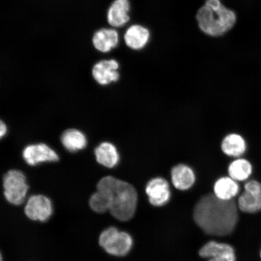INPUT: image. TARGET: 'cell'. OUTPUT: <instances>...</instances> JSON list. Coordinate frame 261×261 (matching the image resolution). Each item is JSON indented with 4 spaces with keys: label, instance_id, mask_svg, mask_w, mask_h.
<instances>
[{
    "label": "cell",
    "instance_id": "cell-19",
    "mask_svg": "<svg viewBox=\"0 0 261 261\" xmlns=\"http://www.w3.org/2000/svg\"><path fill=\"white\" fill-rule=\"evenodd\" d=\"M253 172L252 165L244 159H238L231 162L228 166L229 177L236 181H243L250 177Z\"/></svg>",
    "mask_w": 261,
    "mask_h": 261
},
{
    "label": "cell",
    "instance_id": "cell-2",
    "mask_svg": "<svg viewBox=\"0 0 261 261\" xmlns=\"http://www.w3.org/2000/svg\"><path fill=\"white\" fill-rule=\"evenodd\" d=\"M238 207L233 200H222L214 194H207L195 205L194 219L205 233L227 236L232 233L237 226Z\"/></svg>",
    "mask_w": 261,
    "mask_h": 261
},
{
    "label": "cell",
    "instance_id": "cell-14",
    "mask_svg": "<svg viewBox=\"0 0 261 261\" xmlns=\"http://www.w3.org/2000/svg\"><path fill=\"white\" fill-rule=\"evenodd\" d=\"M195 179L194 172L187 165H178L172 169V184L179 191H187L191 188Z\"/></svg>",
    "mask_w": 261,
    "mask_h": 261
},
{
    "label": "cell",
    "instance_id": "cell-5",
    "mask_svg": "<svg viewBox=\"0 0 261 261\" xmlns=\"http://www.w3.org/2000/svg\"><path fill=\"white\" fill-rule=\"evenodd\" d=\"M3 188L5 197L9 203L18 205L23 203L29 187L23 173L11 170L3 178Z\"/></svg>",
    "mask_w": 261,
    "mask_h": 261
},
{
    "label": "cell",
    "instance_id": "cell-13",
    "mask_svg": "<svg viewBox=\"0 0 261 261\" xmlns=\"http://www.w3.org/2000/svg\"><path fill=\"white\" fill-rule=\"evenodd\" d=\"M149 38L148 29L138 24L129 25L123 35V40L126 47L135 51L145 48L148 43Z\"/></svg>",
    "mask_w": 261,
    "mask_h": 261
},
{
    "label": "cell",
    "instance_id": "cell-15",
    "mask_svg": "<svg viewBox=\"0 0 261 261\" xmlns=\"http://www.w3.org/2000/svg\"><path fill=\"white\" fill-rule=\"evenodd\" d=\"M240 191L237 181L230 177H221L215 182L214 195L222 200H232Z\"/></svg>",
    "mask_w": 261,
    "mask_h": 261
},
{
    "label": "cell",
    "instance_id": "cell-6",
    "mask_svg": "<svg viewBox=\"0 0 261 261\" xmlns=\"http://www.w3.org/2000/svg\"><path fill=\"white\" fill-rule=\"evenodd\" d=\"M119 62L114 58L102 59L96 62L91 68V76L101 87L116 84L121 78Z\"/></svg>",
    "mask_w": 261,
    "mask_h": 261
},
{
    "label": "cell",
    "instance_id": "cell-9",
    "mask_svg": "<svg viewBox=\"0 0 261 261\" xmlns=\"http://www.w3.org/2000/svg\"><path fill=\"white\" fill-rule=\"evenodd\" d=\"M132 5L129 0H114L107 11V21L110 28L120 29L130 20Z\"/></svg>",
    "mask_w": 261,
    "mask_h": 261
},
{
    "label": "cell",
    "instance_id": "cell-3",
    "mask_svg": "<svg viewBox=\"0 0 261 261\" xmlns=\"http://www.w3.org/2000/svg\"><path fill=\"white\" fill-rule=\"evenodd\" d=\"M201 31L211 37H218L232 29L237 22V15L223 5L219 9H212L203 6L196 15Z\"/></svg>",
    "mask_w": 261,
    "mask_h": 261
},
{
    "label": "cell",
    "instance_id": "cell-21",
    "mask_svg": "<svg viewBox=\"0 0 261 261\" xmlns=\"http://www.w3.org/2000/svg\"><path fill=\"white\" fill-rule=\"evenodd\" d=\"M6 133H7V127L2 120L1 125H0V136H1V138L6 135Z\"/></svg>",
    "mask_w": 261,
    "mask_h": 261
},
{
    "label": "cell",
    "instance_id": "cell-11",
    "mask_svg": "<svg viewBox=\"0 0 261 261\" xmlns=\"http://www.w3.org/2000/svg\"><path fill=\"white\" fill-rule=\"evenodd\" d=\"M199 254L208 261H236V253L230 245L210 241L202 247Z\"/></svg>",
    "mask_w": 261,
    "mask_h": 261
},
{
    "label": "cell",
    "instance_id": "cell-7",
    "mask_svg": "<svg viewBox=\"0 0 261 261\" xmlns=\"http://www.w3.org/2000/svg\"><path fill=\"white\" fill-rule=\"evenodd\" d=\"M24 212L32 221L45 222L53 214V206L50 199L42 195H33L26 203Z\"/></svg>",
    "mask_w": 261,
    "mask_h": 261
},
{
    "label": "cell",
    "instance_id": "cell-12",
    "mask_svg": "<svg viewBox=\"0 0 261 261\" xmlns=\"http://www.w3.org/2000/svg\"><path fill=\"white\" fill-rule=\"evenodd\" d=\"M22 155L26 163L31 166L42 162H57L59 160L57 152L44 143L26 146Z\"/></svg>",
    "mask_w": 261,
    "mask_h": 261
},
{
    "label": "cell",
    "instance_id": "cell-10",
    "mask_svg": "<svg viewBox=\"0 0 261 261\" xmlns=\"http://www.w3.org/2000/svg\"><path fill=\"white\" fill-rule=\"evenodd\" d=\"M145 191L149 203L155 207L163 206L170 200V188L169 182L165 178H152L147 184Z\"/></svg>",
    "mask_w": 261,
    "mask_h": 261
},
{
    "label": "cell",
    "instance_id": "cell-8",
    "mask_svg": "<svg viewBox=\"0 0 261 261\" xmlns=\"http://www.w3.org/2000/svg\"><path fill=\"white\" fill-rule=\"evenodd\" d=\"M121 38L116 29L103 28L94 33L91 42L94 49L103 55H107L118 47Z\"/></svg>",
    "mask_w": 261,
    "mask_h": 261
},
{
    "label": "cell",
    "instance_id": "cell-18",
    "mask_svg": "<svg viewBox=\"0 0 261 261\" xmlns=\"http://www.w3.org/2000/svg\"><path fill=\"white\" fill-rule=\"evenodd\" d=\"M63 145L68 151L75 152L86 148L87 138L80 130L70 129L65 130L61 137Z\"/></svg>",
    "mask_w": 261,
    "mask_h": 261
},
{
    "label": "cell",
    "instance_id": "cell-20",
    "mask_svg": "<svg viewBox=\"0 0 261 261\" xmlns=\"http://www.w3.org/2000/svg\"><path fill=\"white\" fill-rule=\"evenodd\" d=\"M237 204L240 210L245 213H257L261 211V193L244 191Z\"/></svg>",
    "mask_w": 261,
    "mask_h": 261
},
{
    "label": "cell",
    "instance_id": "cell-4",
    "mask_svg": "<svg viewBox=\"0 0 261 261\" xmlns=\"http://www.w3.org/2000/svg\"><path fill=\"white\" fill-rule=\"evenodd\" d=\"M100 246L110 255L125 256L132 250L133 240L126 231L110 227L101 232L99 237Z\"/></svg>",
    "mask_w": 261,
    "mask_h": 261
},
{
    "label": "cell",
    "instance_id": "cell-1",
    "mask_svg": "<svg viewBox=\"0 0 261 261\" xmlns=\"http://www.w3.org/2000/svg\"><path fill=\"white\" fill-rule=\"evenodd\" d=\"M138 200V193L133 186L107 176L98 182L97 192L91 196L89 204L96 213L109 211L116 219L127 221L135 216Z\"/></svg>",
    "mask_w": 261,
    "mask_h": 261
},
{
    "label": "cell",
    "instance_id": "cell-17",
    "mask_svg": "<svg viewBox=\"0 0 261 261\" xmlns=\"http://www.w3.org/2000/svg\"><path fill=\"white\" fill-rule=\"evenodd\" d=\"M247 145L242 136L238 134H230L225 138L221 143V149L225 154L240 158L246 151Z\"/></svg>",
    "mask_w": 261,
    "mask_h": 261
},
{
    "label": "cell",
    "instance_id": "cell-22",
    "mask_svg": "<svg viewBox=\"0 0 261 261\" xmlns=\"http://www.w3.org/2000/svg\"><path fill=\"white\" fill-rule=\"evenodd\" d=\"M1 261H3V256H2V255H1Z\"/></svg>",
    "mask_w": 261,
    "mask_h": 261
},
{
    "label": "cell",
    "instance_id": "cell-23",
    "mask_svg": "<svg viewBox=\"0 0 261 261\" xmlns=\"http://www.w3.org/2000/svg\"><path fill=\"white\" fill-rule=\"evenodd\" d=\"M260 257H261V250H260Z\"/></svg>",
    "mask_w": 261,
    "mask_h": 261
},
{
    "label": "cell",
    "instance_id": "cell-16",
    "mask_svg": "<svg viewBox=\"0 0 261 261\" xmlns=\"http://www.w3.org/2000/svg\"><path fill=\"white\" fill-rule=\"evenodd\" d=\"M94 154L97 162L107 168H114L119 161V154L115 146L109 142L101 143L95 149Z\"/></svg>",
    "mask_w": 261,
    "mask_h": 261
}]
</instances>
